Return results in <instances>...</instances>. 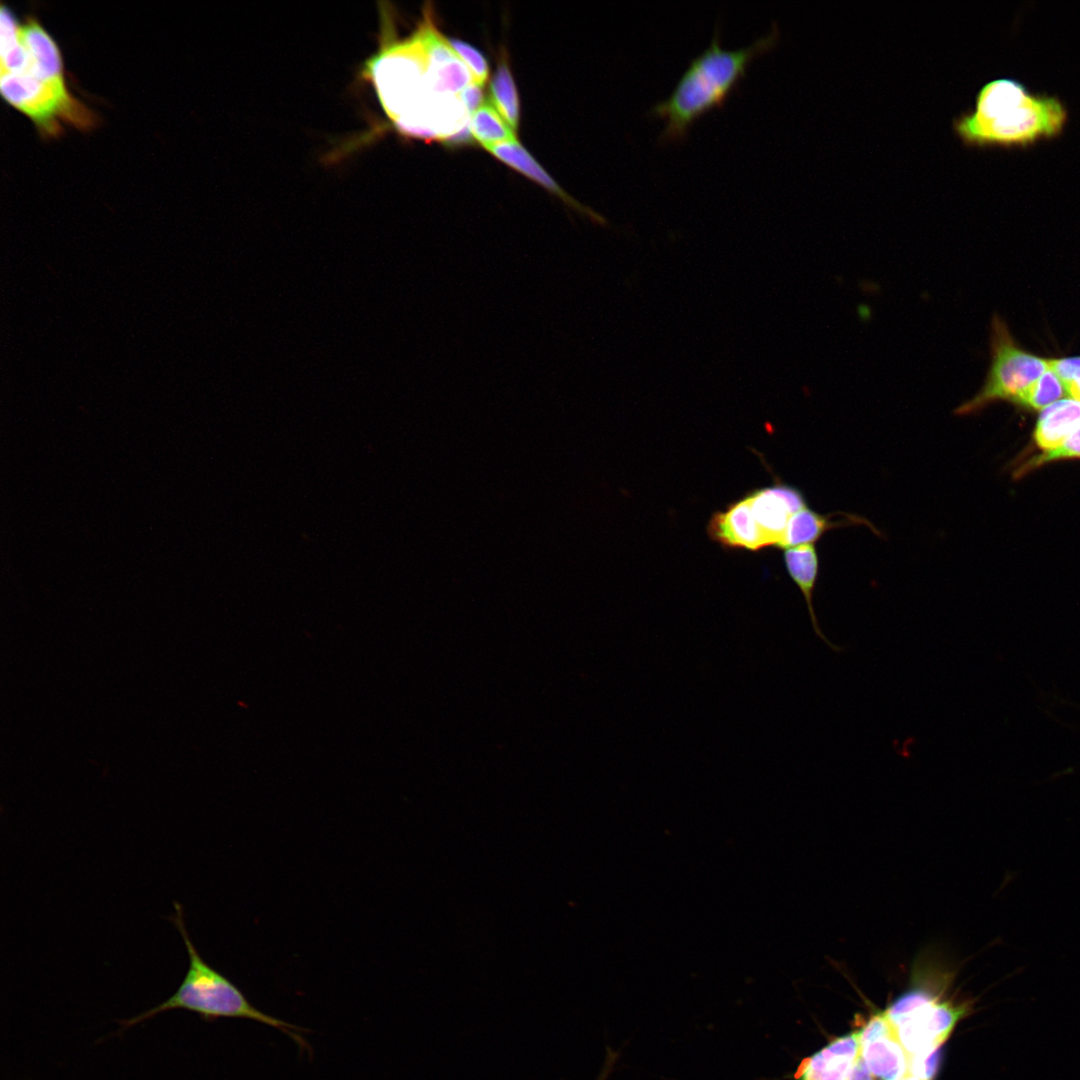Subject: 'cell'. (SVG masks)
<instances>
[{
    "label": "cell",
    "mask_w": 1080,
    "mask_h": 1080,
    "mask_svg": "<svg viewBox=\"0 0 1080 1080\" xmlns=\"http://www.w3.org/2000/svg\"><path fill=\"white\" fill-rule=\"evenodd\" d=\"M1068 121V108L1058 96L998 78L979 89L974 108L955 117L952 129L969 148L1025 149L1060 137Z\"/></svg>",
    "instance_id": "6da1fadb"
},
{
    "label": "cell",
    "mask_w": 1080,
    "mask_h": 1080,
    "mask_svg": "<svg viewBox=\"0 0 1080 1080\" xmlns=\"http://www.w3.org/2000/svg\"><path fill=\"white\" fill-rule=\"evenodd\" d=\"M779 31L774 24L769 33L738 49H725L716 25L710 44L694 57L669 96L649 109V114L665 122L659 142H675L686 137L691 124L703 113L723 104L745 75L749 63L773 47Z\"/></svg>",
    "instance_id": "7a4b0ae2"
},
{
    "label": "cell",
    "mask_w": 1080,
    "mask_h": 1080,
    "mask_svg": "<svg viewBox=\"0 0 1080 1080\" xmlns=\"http://www.w3.org/2000/svg\"><path fill=\"white\" fill-rule=\"evenodd\" d=\"M170 921L180 933L188 954L186 974L176 991L166 1000L136 1016L118 1020L119 1033L139 1025L155 1016L172 1010H186L199 1015L206 1022L220 1018L247 1019L279 1029L289 1036L301 1050L312 1053L301 1035L303 1028L276 1018L256 1008L244 993L225 975L210 966L199 954L189 937L181 905L174 902Z\"/></svg>",
    "instance_id": "3957f363"
},
{
    "label": "cell",
    "mask_w": 1080,
    "mask_h": 1080,
    "mask_svg": "<svg viewBox=\"0 0 1080 1080\" xmlns=\"http://www.w3.org/2000/svg\"><path fill=\"white\" fill-rule=\"evenodd\" d=\"M0 90L6 102L25 114L45 138L60 135L62 123L87 131L100 121L66 84L45 82L27 71L1 73Z\"/></svg>",
    "instance_id": "277c9868"
},
{
    "label": "cell",
    "mask_w": 1080,
    "mask_h": 1080,
    "mask_svg": "<svg viewBox=\"0 0 1080 1080\" xmlns=\"http://www.w3.org/2000/svg\"><path fill=\"white\" fill-rule=\"evenodd\" d=\"M991 366L984 385L955 410L958 416L975 414L998 401L1019 404L1022 396L1049 368V362L1018 348L1005 323L994 316L991 327Z\"/></svg>",
    "instance_id": "5b68a950"
},
{
    "label": "cell",
    "mask_w": 1080,
    "mask_h": 1080,
    "mask_svg": "<svg viewBox=\"0 0 1080 1080\" xmlns=\"http://www.w3.org/2000/svg\"><path fill=\"white\" fill-rule=\"evenodd\" d=\"M917 984L884 1013L904 1048L913 1056H927L940 1049L967 1007L940 1000L919 980Z\"/></svg>",
    "instance_id": "8992f818"
},
{
    "label": "cell",
    "mask_w": 1080,
    "mask_h": 1080,
    "mask_svg": "<svg viewBox=\"0 0 1080 1080\" xmlns=\"http://www.w3.org/2000/svg\"><path fill=\"white\" fill-rule=\"evenodd\" d=\"M859 1035L861 1057L874 1077L916 1079L911 1074L913 1055L898 1040L884 1011L873 1015Z\"/></svg>",
    "instance_id": "52a82bcc"
},
{
    "label": "cell",
    "mask_w": 1080,
    "mask_h": 1080,
    "mask_svg": "<svg viewBox=\"0 0 1080 1080\" xmlns=\"http://www.w3.org/2000/svg\"><path fill=\"white\" fill-rule=\"evenodd\" d=\"M746 496L766 546L780 548L791 517L807 506L804 495L798 488L777 482Z\"/></svg>",
    "instance_id": "ba28073f"
},
{
    "label": "cell",
    "mask_w": 1080,
    "mask_h": 1080,
    "mask_svg": "<svg viewBox=\"0 0 1080 1080\" xmlns=\"http://www.w3.org/2000/svg\"><path fill=\"white\" fill-rule=\"evenodd\" d=\"M707 534L726 549L759 551L767 547L747 496L715 512L708 522Z\"/></svg>",
    "instance_id": "9c48e42d"
},
{
    "label": "cell",
    "mask_w": 1080,
    "mask_h": 1080,
    "mask_svg": "<svg viewBox=\"0 0 1080 1080\" xmlns=\"http://www.w3.org/2000/svg\"><path fill=\"white\" fill-rule=\"evenodd\" d=\"M860 1057V1035L856 1031L804 1059L795 1080H845Z\"/></svg>",
    "instance_id": "30bf717a"
},
{
    "label": "cell",
    "mask_w": 1080,
    "mask_h": 1080,
    "mask_svg": "<svg viewBox=\"0 0 1080 1080\" xmlns=\"http://www.w3.org/2000/svg\"><path fill=\"white\" fill-rule=\"evenodd\" d=\"M21 38L28 55L27 64L21 71H27L45 82L65 84L61 51L35 17L28 16L21 23Z\"/></svg>",
    "instance_id": "8fae6325"
},
{
    "label": "cell",
    "mask_w": 1080,
    "mask_h": 1080,
    "mask_svg": "<svg viewBox=\"0 0 1080 1080\" xmlns=\"http://www.w3.org/2000/svg\"><path fill=\"white\" fill-rule=\"evenodd\" d=\"M784 563L790 578L804 597L815 634L833 651H842L841 647L825 636L814 608L813 596L819 573V558L815 545L806 544L785 549Z\"/></svg>",
    "instance_id": "7c38bea8"
},
{
    "label": "cell",
    "mask_w": 1080,
    "mask_h": 1080,
    "mask_svg": "<svg viewBox=\"0 0 1080 1080\" xmlns=\"http://www.w3.org/2000/svg\"><path fill=\"white\" fill-rule=\"evenodd\" d=\"M486 150L506 165L512 167L526 177L537 182L550 192L559 196L561 199H563L565 203L573 207L578 212L587 215L593 221L602 225L606 223V220L601 215L589 208L584 207L576 200L571 198L569 195H567L544 170V168L532 157V155L517 141L489 146L486 147Z\"/></svg>",
    "instance_id": "4fadbf2b"
},
{
    "label": "cell",
    "mask_w": 1080,
    "mask_h": 1080,
    "mask_svg": "<svg viewBox=\"0 0 1080 1080\" xmlns=\"http://www.w3.org/2000/svg\"><path fill=\"white\" fill-rule=\"evenodd\" d=\"M1080 426V401L1062 399L1044 409L1039 415L1034 439L1044 450L1060 446Z\"/></svg>",
    "instance_id": "5bb4252c"
},
{
    "label": "cell",
    "mask_w": 1080,
    "mask_h": 1080,
    "mask_svg": "<svg viewBox=\"0 0 1080 1080\" xmlns=\"http://www.w3.org/2000/svg\"><path fill=\"white\" fill-rule=\"evenodd\" d=\"M833 515L820 514L809 507L796 512L790 519L780 548L787 549L806 544H814L825 532L830 529L848 526L863 525L870 523L863 518L852 515L843 520H833Z\"/></svg>",
    "instance_id": "9a60e30c"
},
{
    "label": "cell",
    "mask_w": 1080,
    "mask_h": 1080,
    "mask_svg": "<svg viewBox=\"0 0 1080 1080\" xmlns=\"http://www.w3.org/2000/svg\"><path fill=\"white\" fill-rule=\"evenodd\" d=\"M470 130L473 138L485 148L517 141L514 130L504 121L497 109L487 101L471 115Z\"/></svg>",
    "instance_id": "2e32d148"
},
{
    "label": "cell",
    "mask_w": 1080,
    "mask_h": 1080,
    "mask_svg": "<svg viewBox=\"0 0 1080 1080\" xmlns=\"http://www.w3.org/2000/svg\"><path fill=\"white\" fill-rule=\"evenodd\" d=\"M490 92L494 107L510 127L517 130L520 115L519 96L505 57L501 58L491 80Z\"/></svg>",
    "instance_id": "e0dca14e"
},
{
    "label": "cell",
    "mask_w": 1080,
    "mask_h": 1080,
    "mask_svg": "<svg viewBox=\"0 0 1080 1080\" xmlns=\"http://www.w3.org/2000/svg\"><path fill=\"white\" fill-rule=\"evenodd\" d=\"M1066 397L1070 396L1064 381L1049 366L1022 396L1019 404L1034 409H1044Z\"/></svg>",
    "instance_id": "ac0fdd59"
},
{
    "label": "cell",
    "mask_w": 1080,
    "mask_h": 1080,
    "mask_svg": "<svg viewBox=\"0 0 1080 1080\" xmlns=\"http://www.w3.org/2000/svg\"><path fill=\"white\" fill-rule=\"evenodd\" d=\"M1075 457H1080V426L1060 446L1051 450H1044L1041 454L1030 458L1015 471L1014 476H1023L1051 461Z\"/></svg>",
    "instance_id": "d6986e66"
},
{
    "label": "cell",
    "mask_w": 1080,
    "mask_h": 1080,
    "mask_svg": "<svg viewBox=\"0 0 1080 1080\" xmlns=\"http://www.w3.org/2000/svg\"><path fill=\"white\" fill-rule=\"evenodd\" d=\"M448 44L472 74L474 83L482 86L488 77L489 68L485 57L472 45L459 39L446 38Z\"/></svg>",
    "instance_id": "ffe728a7"
},
{
    "label": "cell",
    "mask_w": 1080,
    "mask_h": 1080,
    "mask_svg": "<svg viewBox=\"0 0 1080 1080\" xmlns=\"http://www.w3.org/2000/svg\"><path fill=\"white\" fill-rule=\"evenodd\" d=\"M1049 366L1065 383L1080 385V357L1050 360Z\"/></svg>",
    "instance_id": "44dd1931"
},
{
    "label": "cell",
    "mask_w": 1080,
    "mask_h": 1080,
    "mask_svg": "<svg viewBox=\"0 0 1080 1080\" xmlns=\"http://www.w3.org/2000/svg\"><path fill=\"white\" fill-rule=\"evenodd\" d=\"M459 98L471 116L483 104L482 88L472 82L459 92Z\"/></svg>",
    "instance_id": "7402d4cb"
},
{
    "label": "cell",
    "mask_w": 1080,
    "mask_h": 1080,
    "mask_svg": "<svg viewBox=\"0 0 1080 1080\" xmlns=\"http://www.w3.org/2000/svg\"><path fill=\"white\" fill-rule=\"evenodd\" d=\"M845 1080H874V1076L860 1057Z\"/></svg>",
    "instance_id": "603a6c76"
},
{
    "label": "cell",
    "mask_w": 1080,
    "mask_h": 1080,
    "mask_svg": "<svg viewBox=\"0 0 1080 1080\" xmlns=\"http://www.w3.org/2000/svg\"><path fill=\"white\" fill-rule=\"evenodd\" d=\"M1069 396L1072 399L1080 401V385L1065 383Z\"/></svg>",
    "instance_id": "cb8c5ba5"
}]
</instances>
